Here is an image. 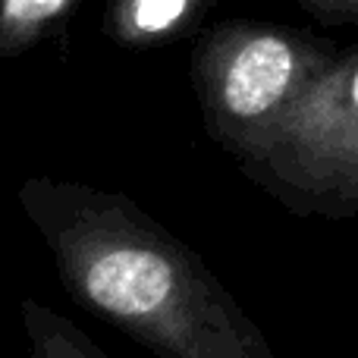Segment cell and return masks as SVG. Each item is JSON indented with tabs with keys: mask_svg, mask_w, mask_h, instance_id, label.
I'll return each mask as SVG.
<instances>
[{
	"mask_svg": "<svg viewBox=\"0 0 358 358\" xmlns=\"http://www.w3.org/2000/svg\"><path fill=\"white\" fill-rule=\"evenodd\" d=\"M19 208L63 289L157 358H277L201 255L129 195L29 176Z\"/></svg>",
	"mask_w": 358,
	"mask_h": 358,
	"instance_id": "cell-1",
	"label": "cell"
},
{
	"mask_svg": "<svg viewBox=\"0 0 358 358\" xmlns=\"http://www.w3.org/2000/svg\"><path fill=\"white\" fill-rule=\"evenodd\" d=\"M336 54L330 41L258 19L204 25L192 41L189 79L210 142L242 161L334 66Z\"/></svg>",
	"mask_w": 358,
	"mask_h": 358,
	"instance_id": "cell-2",
	"label": "cell"
},
{
	"mask_svg": "<svg viewBox=\"0 0 358 358\" xmlns=\"http://www.w3.org/2000/svg\"><path fill=\"white\" fill-rule=\"evenodd\" d=\"M236 164L299 217H358V44Z\"/></svg>",
	"mask_w": 358,
	"mask_h": 358,
	"instance_id": "cell-3",
	"label": "cell"
},
{
	"mask_svg": "<svg viewBox=\"0 0 358 358\" xmlns=\"http://www.w3.org/2000/svg\"><path fill=\"white\" fill-rule=\"evenodd\" d=\"M208 0H107L104 31L132 50L173 38L204 10Z\"/></svg>",
	"mask_w": 358,
	"mask_h": 358,
	"instance_id": "cell-4",
	"label": "cell"
},
{
	"mask_svg": "<svg viewBox=\"0 0 358 358\" xmlns=\"http://www.w3.org/2000/svg\"><path fill=\"white\" fill-rule=\"evenodd\" d=\"M22 330L29 340V358H110L79 324L60 311L22 299Z\"/></svg>",
	"mask_w": 358,
	"mask_h": 358,
	"instance_id": "cell-5",
	"label": "cell"
},
{
	"mask_svg": "<svg viewBox=\"0 0 358 358\" xmlns=\"http://www.w3.org/2000/svg\"><path fill=\"white\" fill-rule=\"evenodd\" d=\"M73 6L76 0H0V57L31 50Z\"/></svg>",
	"mask_w": 358,
	"mask_h": 358,
	"instance_id": "cell-6",
	"label": "cell"
},
{
	"mask_svg": "<svg viewBox=\"0 0 358 358\" xmlns=\"http://www.w3.org/2000/svg\"><path fill=\"white\" fill-rule=\"evenodd\" d=\"M292 3L324 25H355L358 22V0H292Z\"/></svg>",
	"mask_w": 358,
	"mask_h": 358,
	"instance_id": "cell-7",
	"label": "cell"
}]
</instances>
